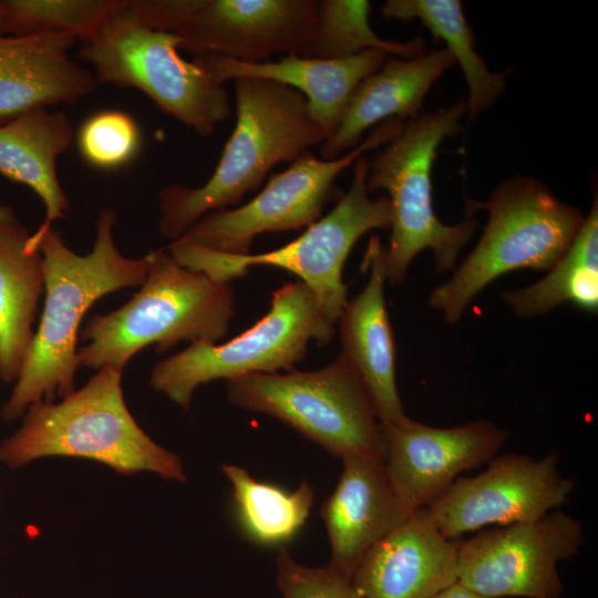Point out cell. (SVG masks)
I'll return each mask as SVG.
<instances>
[{
    "label": "cell",
    "mask_w": 598,
    "mask_h": 598,
    "mask_svg": "<svg viewBox=\"0 0 598 598\" xmlns=\"http://www.w3.org/2000/svg\"><path fill=\"white\" fill-rule=\"evenodd\" d=\"M221 471L231 485L239 526L255 543L288 542L307 522L315 502V491L307 481L288 492L254 478L238 465L223 464Z\"/></svg>",
    "instance_id": "cell-26"
},
{
    "label": "cell",
    "mask_w": 598,
    "mask_h": 598,
    "mask_svg": "<svg viewBox=\"0 0 598 598\" xmlns=\"http://www.w3.org/2000/svg\"><path fill=\"white\" fill-rule=\"evenodd\" d=\"M78 41L65 34L0 37V125L95 90L90 69L69 55Z\"/></svg>",
    "instance_id": "cell-19"
},
{
    "label": "cell",
    "mask_w": 598,
    "mask_h": 598,
    "mask_svg": "<svg viewBox=\"0 0 598 598\" xmlns=\"http://www.w3.org/2000/svg\"><path fill=\"white\" fill-rule=\"evenodd\" d=\"M334 326L303 282H286L272 292L269 311L249 329L225 343L192 342L157 362L150 382L188 410L202 384L293 370L305 360L310 341L323 346L332 340Z\"/></svg>",
    "instance_id": "cell-10"
},
{
    "label": "cell",
    "mask_w": 598,
    "mask_h": 598,
    "mask_svg": "<svg viewBox=\"0 0 598 598\" xmlns=\"http://www.w3.org/2000/svg\"><path fill=\"white\" fill-rule=\"evenodd\" d=\"M277 587L282 598H364L349 576L328 564L308 567L281 547L276 558Z\"/></svg>",
    "instance_id": "cell-30"
},
{
    "label": "cell",
    "mask_w": 598,
    "mask_h": 598,
    "mask_svg": "<svg viewBox=\"0 0 598 598\" xmlns=\"http://www.w3.org/2000/svg\"><path fill=\"white\" fill-rule=\"evenodd\" d=\"M179 43L178 35L141 23L126 7L83 43L79 55L96 83L136 89L161 111L207 137L231 114L229 92L196 61H186Z\"/></svg>",
    "instance_id": "cell-9"
},
{
    "label": "cell",
    "mask_w": 598,
    "mask_h": 598,
    "mask_svg": "<svg viewBox=\"0 0 598 598\" xmlns=\"http://www.w3.org/2000/svg\"><path fill=\"white\" fill-rule=\"evenodd\" d=\"M384 248L378 236L368 243L362 269L364 288L348 300L339 319L341 354L360 377L382 426L405 422L395 374V341L386 310Z\"/></svg>",
    "instance_id": "cell-17"
},
{
    "label": "cell",
    "mask_w": 598,
    "mask_h": 598,
    "mask_svg": "<svg viewBox=\"0 0 598 598\" xmlns=\"http://www.w3.org/2000/svg\"><path fill=\"white\" fill-rule=\"evenodd\" d=\"M2 35H7V30H6L3 17H2V13H1V10H0V37H2Z\"/></svg>",
    "instance_id": "cell-32"
},
{
    "label": "cell",
    "mask_w": 598,
    "mask_h": 598,
    "mask_svg": "<svg viewBox=\"0 0 598 598\" xmlns=\"http://www.w3.org/2000/svg\"><path fill=\"white\" fill-rule=\"evenodd\" d=\"M464 97L447 107L422 111L405 120L400 132L368 158V193L384 190L391 205V236L384 248L386 281L401 283L414 257L433 252L437 272L454 270L461 250L474 235L472 216L445 225L435 215L431 171L440 144L462 132Z\"/></svg>",
    "instance_id": "cell-5"
},
{
    "label": "cell",
    "mask_w": 598,
    "mask_h": 598,
    "mask_svg": "<svg viewBox=\"0 0 598 598\" xmlns=\"http://www.w3.org/2000/svg\"><path fill=\"white\" fill-rule=\"evenodd\" d=\"M228 400L269 415L342 458L383 460L385 437L369 394L340 355L311 371L252 373L226 381Z\"/></svg>",
    "instance_id": "cell-8"
},
{
    "label": "cell",
    "mask_w": 598,
    "mask_h": 598,
    "mask_svg": "<svg viewBox=\"0 0 598 598\" xmlns=\"http://www.w3.org/2000/svg\"><path fill=\"white\" fill-rule=\"evenodd\" d=\"M485 210L483 234L452 277L430 295L431 307L448 323L491 282L516 269L549 270L565 254L585 217L540 181L515 176L487 200L465 199L466 216Z\"/></svg>",
    "instance_id": "cell-6"
},
{
    "label": "cell",
    "mask_w": 598,
    "mask_h": 598,
    "mask_svg": "<svg viewBox=\"0 0 598 598\" xmlns=\"http://www.w3.org/2000/svg\"><path fill=\"white\" fill-rule=\"evenodd\" d=\"M384 466L406 515L427 507L465 471L494 458L507 432L486 420L436 427L411 420L382 426Z\"/></svg>",
    "instance_id": "cell-15"
},
{
    "label": "cell",
    "mask_w": 598,
    "mask_h": 598,
    "mask_svg": "<svg viewBox=\"0 0 598 598\" xmlns=\"http://www.w3.org/2000/svg\"><path fill=\"white\" fill-rule=\"evenodd\" d=\"M574 481L559 470V455L495 456L486 470L458 477L427 509L443 535L460 539L488 526L529 522L570 501Z\"/></svg>",
    "instance_id": "cell-14"
},
{
    "label": "cell",
    "mask_w": 598,
    "mask_h": 598,
    "mask_svg": "<svg viewBox=\"0 0 598 598\" xmlns=\"http://www.w3.org/2000/svg\"><path fill=\"white\" fill-rule=\"evenodd\" d=\"M318 0H128L141 23L181 38L194 56L268 62L279 53L309 56Z\"/></svg>",
    "instance_id": "cell-11"
},
{
    "label": "cell",
    "mask_w": 598,
    "mask_h": 598,
    "mask_svg": "<svg viewBox=\"0 0 598 598\" xmlns=\"http://www.w3.org/2000/svg\"><path fill=\"white\" fill-rule=\"evenodd\" d=\"M28 228L16 210L0 204V380L16 382L34 334L44 265L27 250Z\"/></svg>",
    "instance_id": "cell-23"
},
{
    "label": "cell",
    "mask_w": 598,
    "mask_h": 598,
    "mask_svg": "<svg viewBox=\"0 0 598 598\" xmlns=\"http://www.w3.org/2000/svg\"><path fill=\"white\" fill-rule=\"evenodd\" d=\"M350 187L323 217L292 241L270 251L233 256L176 239L167 250L182 266L214 280L229 283L244 277L250 267L271 266L299 278L313 293L327 318L337 324L348 302L342 272L354 244L368 231L391 226V205L383 195L371 199L367 190L368 158L353 163Z\"/></svg>",
    "instance_id": "cell-7"
},
{
    "label": "cell",
    "mask_w": 598,
    "mask_h": 598,
    "mask_svg": "<svg viewBox=\"0 0 598 598\" xmlns=\"http://www.w3.org/2000/svg\"><path fill=\"white\" fill-rule=\"evenodd\" d=\"M236 121L221 156L205 184H173L158 194V230L171 241L205 215L236 206L256 192L269 171L292 163L327 135L306 97L285 84L257 78L234 80Z\"/></svg>",
    "instance_id": "cell-2"
},
{
    "label": "cell",
    "mask_w": 598,
    "mask_h": 598,
    "mask_svg": "<svg viewBox=\"0 0 598 598\" xmlns=\"http://www.w3.org/2000/svg\"><path fill=\"white\" fill-rule=\"evenodd\" d=\"M505 303L519 317L545 315L571 302L596 312L598 309V206L590 212L560 259L539 281L503 293Z\"/></svg>",
    "instance_id": "cell-24"
},
{
    "label": "cell",
    "mask_w": 598,
    "mask_h": 598,
    "mask_svg": "<svg viewBox=\"0 0 598 598\" xmlns=\"http://www.w3.org/2000/svg\"><path fill=\"white\" fill-rule=\"evenodd\" d=\"M142 131L135 118L122 110H101L86 117L76 133L82 158L100 171L128 165L142 147Z\"/></svg>",
    "instance_id": "cell-29"
},
{
    "label": "cell",
    "mask_w": 598,
    "mask_h": 598,
    "mask_svg": "<svg viewBox=\"0 0 598 598\" xmlns=\"http://www.w3.org/2000/svg\"><path fill=\"white\" fill-rule=\"evenodd\" d=\"M403 123L400 118L380 123L357 147L334 159L317 157L310 151L302 153L288 168L271 174L252 199L205 215L178 239L212 251L245 256L262 233L310 226L321 217L328 202L343 194L334 185L341 172L365 152L392 140Z\"/></svg>",
    "instance_id": "cell-12"
},
{
    "label": "cell",
    "mask_w": 598,
    "mask_h": 598,
    "mask_svg": "<svg viewBox=\"0 0 598 598\" xmlns=\"http://www.w3.org/2000/svg\"><path fill=\"white\" fill-rule=\"evenodd\" d=\"M460 543L420 508L365 553L352 584L364 598H430L457 582Z\"/></svg>",
    "instance_id": "cell-16"
},
{
    "label": "cell",
    "mask_w": 598,
    "mask_h": 598,
    "mask_svg": "<svg viewBox=\"0 0 598 598\" xmlns=\"http://www.w3.org/2000/svg\"><path fill=\"white\" fill-rule=\"evenodd\" d=\"M320 515L330 543L329 564L350 578L365 553L409 516L384 461L361 456L342 458V473Z\"/></svg>",
    "instance_id": "cell-18"
},
{
    "label": "cell",
    "mask_w": 598,
    "mask_h": 598,
    "mask_svg": "<svg viewBox=\"0 0 598 598\" xmlns=\"http://www.w3.org/2000/svg\"><path fill=\"white\" fill-rule=\"evenodd\" d=\"M146 256L148 270L140 290L122 307L86 321L80 367L123 371L145 347L154 344L162 353L181 341L217 343L227 333L235 303L229 283L182 266L167 249Z\"/></svg>",
    "instance_id": "cell-4"
},
{
    "label": "cell",
    "mask_w": 598,
    "mask_h": 598,
    "mask_svg": "<svg viewBox=\"0 0 598 598\" xmlns=\"http://www.w3.org/2000/svg\"><path fill=\"white\" fill-rule=\"evenodd\" d=\"M73 138L71 120L61 111L39 109L0 125V174L31 188L45 208L43 221L28 239L30 252L39 251L43 234L69 210L56 162Z\"/></svg>",
    "instance_id": "cell-22"
},
{
    "label": "cell",
    "mask_w": 598,
    "mask_h": 598,
    "mask_svg": "<svg viewBox=\"0 0 598 598\" xmlns=\"http://www.w3.org/2000/svg\"><path fill=\"white\" fill-rule=\"evenodd\" d=\"M381 13L385 19H419L458 62L467 82L470 118L491 107L506 87L507 71L495 73L474 49V34L457 0H389Z\"/></svg>",
    "instance_id": "cell-25"
},
{
    "label": "cell",
    "mask_w": 598,
    "mask_h": 598,
    "mask_svg": "<svg viewBox=\"0 0 598 598\" xmlns=\"http://www.w3.org/2000/svg\"><path fill=\"white\" fill-rule=\"evenodd\" d=\"M122 372L102 367L59 403L30 405L21 426L0 443V461L18 468L47 456L84 457L122 474L148 471L185 482L181 457L153 441L128 411Z\"/></svg>",
    "instance_id": "cell-3"
},
{
    "label": "cell",
    "mask_w": 598,
    "mask_h": 598,
    "mask_svg": "<svg viewBox=\"0 0 598 598\" xmlns=\"http://www.w3.org/2000/svg\"><path fill=\"white\" fill-rule=\"evenodd\" d=\"M455 60L446 49L403 59L386 55L379 70L350 95L338 126L320 147V157L334 159L357 147L363 133L390 118L409 120L422 112L434 82Z\"/></svg>",
    "instance_id": "cell-20"
},
{
    "label": "cell",
    "mask_w": 598,
    "mask_h": 598,
    "mask_svg": "<svg viewBox=\"0 0 598 598\" xmlns=\"http://www.w3.org/2000/svg\"><path fill=\"white\" fill-rule=\"evenodd\" d=\"M585 542L582 524L561 509L478 530L458 548L457 582L484 598H560V560Z\"/></svg>",
    "instance_id": "cell-13"
},
{
    "label": "cell",
    "mask_w": 598,
    "mask_h": 598,
    "mask_svg": "<svg viewBox=\"0 0 598 598\" xmlns=\"http://www.w3.org/2000/svg\"><path fill=\"white\" fill-rule=\"evenodd\" d=\"M386 55L371 49L340 59L285 55L278 61L250 63L224 56H194V61L221 84L257 78L295 89L306 97L311 116L329 138L354 89L380 69Z\"/></svg>",
    "instance_id": "cell-21"
},
{
    "label": "cell",
    "mask_w": 598,
    "mask_h": 598,
    "mask_svg": "<svg viewBox=\"0 0 598 598\" xmlns=\"http://www.w3.org/2000/svg\"><path fill=\"white\" fill-rule=\"evenodd\" d=\"M371 3L367 0H318L311 58L340 59L365 50H380L403 59L426 53L421 37L409 42L385 40L370 27Z\"/></svg>",
    "instance_id": "cell-28"
},
{
    "label": "cell",
    "mask_w": 598,
    "mask_h": 598,
    "mask_svg": "<svg viewBox=\"0 0 598 598\" xmlns=\"http://www.w3.org/2000/svg\"><path fill=\"white\" fill-rule=\"evenodd\" d=\"M116 221L113 208L100 209L95 241L86 255L70 249L53 227L41 237L43 310L13 390L1 408L6 422L22 416L33 403L53 402L55 395L64 398L74 391L80 368L78 334L84 315L102 297L143 283L148 258H127L117 249Z\"/></svg>",
    "instance_id": "cell-1"
},
{
    "label": "cell",
    "mask_w": 598,
    "mask_h": 598,
    "mask_svg": "<svg viewBox=\"0 0 598 598\" xmlns=\"http://www.w3.org/2000/svg\"><path fill=\"white\" fill-rule=\"evenodd\" d=\"M430 598H484L456 582Z\"/></svg>",
    "instance_id": "cell-31"
},
{
    "label": "cell",
    "mask_w": 598,
    "mask_h": 598,
    "mask_svg": "<svg viewBox=\"0 0 598 598\" xmlns=\"http://www.w3.org/2000/svg\"><path fill=\"white\" fill-rule=\"evenodd\" d=\"M128 0H0L7 35L65 34L83 43L127 7Z\"/></svg>",
    "instance_id": "cell-27"
}]
</instances>
